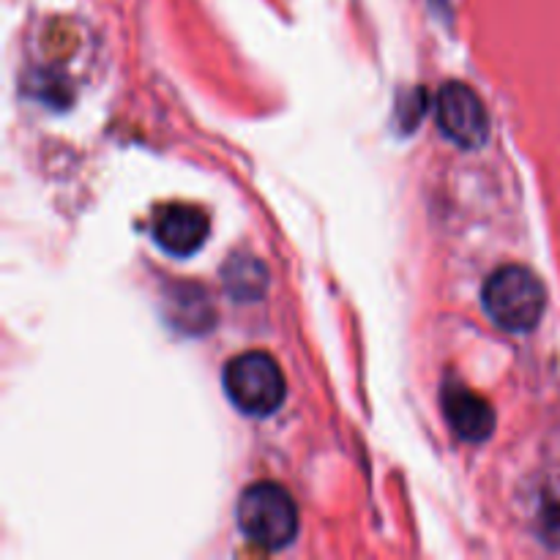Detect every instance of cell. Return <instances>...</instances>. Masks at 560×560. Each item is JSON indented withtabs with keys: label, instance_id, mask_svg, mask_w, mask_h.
Masks as SVG:
<instances>
[{
	"label": "cell",
	"instance_id": "obj_1",
	"mask_svg": "<svg viewBox=\"0 0 560 560\" xmlns=\"http://www.w3.org/2000/svg\"><path fill=\"white\" fill-rule=\"evenodd\" d=\"M481 306L498 328L512 334L534 331L547 310V290L530 268L509 262L495 268L481 288Z\"/></svg>",
	"mask_w": 560,
	"mask_h": 560
},
{
	"label": "cell",
	"instance_id": "obj_2",
	"mask_svg": "<svg viewBox=\"0 0 560 560\" xmlns=\"http://www.w3.org/2000/svg\"><path fill=\"white\" fill-rule=\"evenodd\" d=\"M238 528L249 545L277 552L299 534V509L293 495L277 481H257L246 487L235 506Z\"/></svg>",
	"mask_w": 560,
	"mask_h": 560
},
{
	"label": "cell",
	"instance_id": "obj_3",
	"mask_svg": "<svg viewBox=\"0 0 560 560\" xmlns=\"http://www.w3.org/2000/svg\"><path fill=\"white\" fill-rule=\"evenodd\" d=\"M224 392L241 413L262 419V416L277 413L279 405L284 402L288 386H284V375L273 355L262 353V350H249V353H241L228 361Z\"/></svg>",
	"mask_w": 560,
	"mask_h": 560
},
{
	"label": "cell",
	"instance_id": "obj_4",
	"mask_svg": "<svg viewBox=\"0 0 560 560\" xmlns=\"http://www.w3.org/2000/svg\"><path fill=\"white\" fill-rule=\"evenodd\" d=\"M435 118L443 137L465 151L481 148L490 137V115H487L485 102L465 82H446L438 91Z\"/></svg>",
	"mask_w": 560,
	"mask_h": 560
},
{
	"label": "cell",
	"instance_id": "obj_5",
	"mask_svg": "<svg viewBox=\"0 0 560 560\" xmlns=\"http://www.w3.org/2000/svg\"><path fill=\"white\" fill-rule=\"evenodd\" d=\"M211 233V219L206 211L195 206H164L153 217V241L159 249L173 257H189L206 246Z\"/></svg>",
	"mask_w": 560,
	"mask_h": 560
},
{
	"label": "cell",
	"instance_id": "obj_6",
	"mask_svg": "<svg viewBox=\"0 0 560 560\" xmlns=\"http://www.w3.org/2000/svg\"><path fill=\"white\" fill-rule=\"evenodd\" d=\"M443 413L452 430L468 443L487 441L495 430V410L481 394L470 392L463 383L443 388Z\"/></svg>",
	"mask_w": 560,
	"mask_h": 560
},
{
	"label": "cell",
	"instance_id": "obj_7",
	"mask_svg": "<svg viewBox=\"0 0 560 560\" xmlns=\"http://www.w3.org/2000/svg\"><path fill=\"white\" fill-rule=\"evenodd\" d=\"M246 268V257H233L224 268V282H228V290L235 295L238 301H255V295H260V290L266 288V268L262 271L249 273L244 271Z\"/></svg>",
	"mask_w": 560,
	"mask_h": 560
},
{
	"label": "cell",
	"instance_id": "obj_8",
	"mask_svg": "<svg viewBox=\"0 0 560 560\" xmlns=\"http://www.w3.org/2000/svg\"><path fill=\"white\" fill-rule=\"evenodd\" d=\"M541 534H545V541L560 547V501L550 503L541 512Z\"/></svg>",
	"mask_w": 560,
	"mask_h": 560
}]
</instances>
